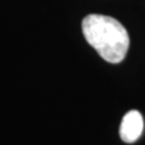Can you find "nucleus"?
<instances>
[{
	"mask_svg": "<svg viewBox=\"0 0 145 145\" xmlns=\"http://www.w3.org/2000/svg\"><path fill=\"white\" fill-rule=\"evenodd\" d=\"M144 129V120L138 110H131L123 116L120 126V137L125 143H134Z\"/></svg>",
	"mask_w": 145,
	"mask_h": 145,
	"instance_id": "f03ea898",
	"label": "nucleus"
},
{
	"mask_svg": "<svg viewBox=\"0 0 145 145\" xmlns=\"http://www.w3.org/2000/svg\"><path fill=\"white\" fill-rule=\"evenodd\" d=\"M82 33L87 42L103 59L120 63L129 47V36L117 20L104 15H88L82 20Z\"/></svg>",
	"mask_w": 145,
	"mask_h": 145,
	"instance_id": "f257e3e1",
	"label": "nucleus"
}]
</instances>
